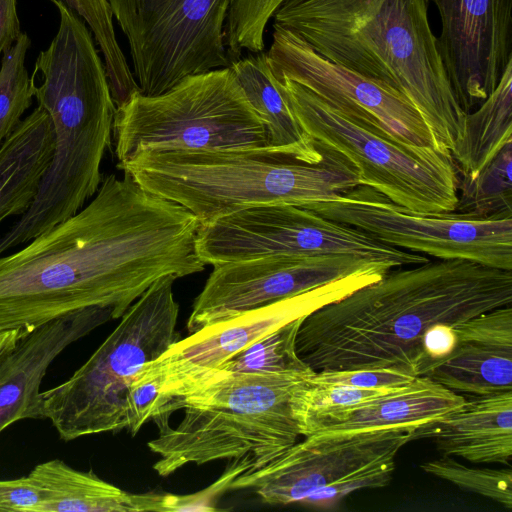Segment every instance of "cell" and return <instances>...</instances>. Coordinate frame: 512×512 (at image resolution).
Wrapping results in <instances>:
<instances>
[{
  "label": "cell",
  "instance_id": "cell-1",
  "mask_svg": "<svg viewBox=\"0 0 512 512\" xmlns=\"http://www.w3.org/2000/svg\"><path fill=\"white\" fill-rule=\"evenodd\" d=\"M123 173L104 177L76 214L0 255V332L90 307L119 319L159 278L205 269L197 218Z\"/></svg>",
  "mask_w": 512,
  "mask_h": 512
},
{
  "label": "cell",
  "instance_id": "cell-2",
  "mask_svg": "<svg viewBox=\"0 0 512 512\" xmlns=\"http://www.w3.org/2000/svg\"><path fill=\"white\" fill-rule=\"evenodd\" d=\"M512 304V270L466 259L389 269L378 280L303 318L299 359L315 372L384 370L418 377L430 369L429 329L456 326Z\"/></svg>",
  "mask_w": 512,
  "mask_h": 512
},
{
  "label": "cell",
  "instance_id": "cell-3",
  "mask_svg": "<svg viewBox=\"0 0 512 512\" xmlns=\"http://www.w3.org/2000/svg\"><path fill=\"white\" fill-rule=\"evenodd\" d=\"M429 0H285L274 24L327 60L407 97L450 154L467 113L450 84L429 21Z\"/></svg>",
  "mask_w": 512,
  "mask_h": 512
},
{
  "label": "cell",
  "instance_id": "cell-4",
  "mask_svg": "<svg viewBox=\"0 0 512 512\" xmlns=\"http://www.w3.org/2000/svg\"><path fill=\"white\" fill-rule=\"evenodd\" d=\"M52 2L59 27L30 79L52 122L54 152L30 208L0 236V255L80 211L101 185L111 145L116 106L92 32L64 2Z\"/></svg>",
  "mask_w": 512,
  "mask_h": 512
},
{
  "label": "cell",
  "instance_id": "cell-5",
  "mask_svg": "<svg viewBox=\"0 0 512 512\" xmlns=\"http://www.w3.org/2000/svg\"><path fill=\"white\" fill-rule=\"evenodd\" d=\"M305 371L201 376L174 391L148 448L166 477L188 465L250 456L256 469L302 436L296 396ZM250 471V470H249Z\"/></svg>",
  "mask_w": 512,
  "mask_h": 512
},
{
  "label": "cell",
  "instance_id": "cell-6",
  "mask_svg": "<svg viewBox=\"0 0 512 512\" xmlns=\"http://www.w3.org/2000/svg\"><path fill=\"white\" fill-rule=\"evenodd\" d=\"M322 147L316 163L266 147L143 151L117 168L147 191L184 206L202 225L254 206L334 199L360 185L354 166Z\"/></svg>",
  "mask_w": 512,
  "mask_h": 512
},
{
  "label": "cell",
  "instance_id": "cell-7",
  "mask_svg": "<svg viewBox=\"0 0 512 512\" xmlns=\"http://www.w3.org/2000/svg\"><path fill=\"white\" fill-rule=\"evenodd\" d=\"M176 279L166 275L156 280L68 380L41 392L43 417L61 440L124 429L129 386L149 361L180 339Z\"/></svg>",
  "mask_w": 512,
  "mask_h": 512
},
{
  "label": "cell",
  "instance_id": "cell-8",
  "mask_svg": "<svg viewBox=\"0 0 512 512\" xmlns=\"http://www.w3.org/2000/svg\"><path fill=\"white\" fill-rule=\"evenodd\" d=\"M115 155L143 151H229L268 147L265 125L230 67L189 75L168 91L135 92L116 107Z\"/></svg>",
  "mask_w": 512,
  "mask_h": 512
},
{
  "label": "cell",
  "instance_id": "cell-9",
  "mask_svg": "<svg viewBox=\"0 0 512 512\" xmlns=\"http://www.w3.org/2000/svg\"><path fill=\"white\" fill-rule=\"evenodd\" d=\"M273 75L303 130L315 143L346 158L360 185L418 213L455 210L458 174L450 154L405 143L379 125L340 113L296 82Z\"/></svg>",
  "mask_w": 512,
  "mask_h": 512
},
{
  "label": "cell",
  "instance_id": "cell-10",
  "mask_svg": "<svg viewBox=\"0 0 512 512\" xmlns=\"http://www.w3.org/2000/svg\"><path fill=\"white\" fill-rule=\"evenodd\" d=\"M415 427L317 432L237 476L229 489H251L265 503L288 505L332 503L357 490L382 488Z\"/></svg>",
  "mask_w": 512,
  "mask_h": 512
},
{
  "label": "cell",
  "instance_id": "cell-11",
  "mask_svg": "<svg viewBox=\"0 0 512 512\" xmlns=\"http://www.w3.org/2000/svg\"><path fill=\"white\" fill-rule=\"evenodd\" d=\"M196 252L206 265L213 266L269 256L325 254L353 255L391 268L429 260L292 204L249 207L202 224L197 231Z\"/></svg>",
  "mask_w": 512,
  "mask_h": 512
},
{
  "label": "cell",
  "instance_id": "cell-12",
  "mask_svg": "<svg viewBox=\"0 0 512 512\" xmlns=\"http://www.w3.org/2000/svg\"><path fill=\"white\" fill-rule=\"evenodd\" d=\"M233 1L108 0L140 92L159 95L189 75L229 67L224 29Z\"/></svg>",
  "mask_w": 512,
  "mask_h": 512
},
{
  "label": "cell",
  "instance_id": "cell-13",
  "mask_svg": "<svg viewBox=\"0 0 512 512\" xmlns=\"http://www.w3.org/2000/svg\"><path fill=\"white\" fill-rule=\"evenodd\" d=\"M302 207L363 230L389 246L435 259H466L512 270V213L486 217L423 214L366 185Z\"/></svg>",
  "mask_w": 512,
  "mask_h": 512
},
{
  "label": "cell",
  "instance_id": "cell-14",
  "mask_svg": "<svg viewBox=\"0 0 512 512\" xmlns=\"http://www.w3.org/2000/svg\"><path fill=\"white\" fill-rule=\"evenodd\" d=\"M272 37L266 54L273 73L296 82L340 113L379 125L405 143L437 148L421 114L403 94L327 60L279 25L273 24Z\"/></svg>",
  "mask_w": 512,
  "mask_h": 512
},
{
  "label": "cell",
  "instance_id": "cell-15",
  "mask_svg": "<svg viewBox=\"0 0 512 512\" xmlns=\"http://www.w3.org/2000/svg\"><path fill=\"white\" fill-rule=\"evenodd\" d=\"M196 297L187 329L292 297L336 280L390 266L348 254L269 256L213 266Z\"/></svg>",
  "mask_w": 512,
  "mask_h": 512
},
{
  "label": "cell",
  "instance_id": "cell-16",
  "mask_svg": "<svg viewBox=\"0 0 512 512\" xmlns=\"http://www.w3.org/2000/svg\"><path fill=\"white\" fill-rule=\"evenodd\" d=\"M384 273L350 275L313 290L207 324L180 338L147 365L161 378L162 410L182 385L214 370L261 337L354 290L378 280Z\"/></svg>",
  "mask_w": 512,
  "mask_h": 512
},
{
  "label": "cell",
  "instance_id": "cell-17",
  "mask_svg": "<svg viewBox=\"0 0 512 512\" xmlns=\"http://www.w3.org/2000/svg\"><path fill=\"white\" fill-rule=\"evenodd\" d=\"M441 22L438 47L465 113L495 89L512 62V0H429Z\"/></svg>",
  "mask_w": 512,
  "mask_h": 512
},
{
  "label": "cell",
  "instance_id": "cell-18",
  "mask_svg": "<svg viewBox=\"0 0 512 512\" xmlns=\"http://www.w3.org/2000/svg\"><path fill=\"white\" fill-rule=\"evenodd\" d=\"M90 307L28 330L0 355V434L23 419H44L40 386L50 364L75 341L112 320Z\"/></svg>",
  "mask_w": 512,
  "mask_h": 512
},
{
  "label": "cell",
  "instance_id": "cell-19",
  "mask_svg": "<svg viewBox=\"0 0 512 512\" xmlns=\"http://www.w3.org/2000/svg\"><path fill=\"white\" fill-rule=\"evenodd\" d=\"M431 439L446 456L473 463L509 465L512 456V390L465 401L416 426L409 440Z\"/></svg>",
  "mask_w": 512,
  "mask_h": 512
},
{
  "label": "cell",
  "instance_id": "cell-20",
  "mask_svg": "<svg viewBox=\"0 0 512 512\" xmlns=\"http://www.w3.org/2000/svg\"><path fill=\"white\" fill-rule=\"evenodd\" d=\"M48 113L37 106L0 146V224L21 216L34 201L54 152Z\"/></svg>",
  "mask_w": 512,
  "mask_h": 512
},
{
  "label": "cell",
  "instance_id": "cell-21",
  "mask_svg": "<svg viewBox=\"0 0 512 512\" xmlns=\"http://www.w3.org/2000/svg\"><path fill=\"white\" fill-rule=\"evenodd\" d=\"M229 67L265 125L268 148L307 163L319 162L324 149L300 126L277 85L267 54L239 58Z\"/></svg>",
  "mask_w": 512,
  "mask_h": 512
},
{
  "label": "cell",
  "instance_id": "cell-22",
  "mask_svg": "<svg viewBox=\"0 0 512 512\" xmlns=\"http://www.w3.org/2000/svg\"><path fill=\"white\" fill-rule=\"evenodd\" d=\"M465 401L463 396L429 377L418 376L409 384L356 406L323 431L418 426L460 407Z\"/></svg>",
  "mask_w": 512,
  "mask_h": 512
},
{
  "label": "cell",
  "instance_id": "cell-23",
  "mask_svg": "<svg viewBox=\"0 0 512 512\" xmlns=\"http://www.w3.org/2000/svg\"><path fill=\"white\" fill-rule=\"evenodd\" d=\"M29 474L46 494L36 512H137L136 494L59 459L38 464Z\"/></svg>",
  "mask_w": 512,
  "mask_h": 512
},
{
  "label": "cell",
  "instance_id": "cell-24",
  "mask_svg": "<svg viewBox=\"0 0 512 512\" xmlns=\"http://www.w3.org/2000/svg\"><path fill=\"white\" fill-rule=\"evenodd\" d=\"M512 142V62L497 86L465 120L462 138L451 151L458 177H471Z\"/></svg>",
  "mask_w": 512,
  "mask_h": 512
},
{
  "label": "cell",
  "instance_id": "cell-25",
  "mask_svg": "<svg viewBox=\"0 0 512 512\" xmlns=\"http://www.w3.org/2000/svg\"><path fill=\"white\" fill-rule=\"evenodd\" d=\"M454 392L484 396L512 390V350L458 344L425 375Z\"/></svg>",
  "mask_w": 512,
  "mask_h": 512
},
{
  "label": "cell",
  "instance_id": "cell-26",
  "mask_svg": "<svg viewBox=\"0 0 512 512\" xmlns=\"http://www.w3.org/2000/svg\"><path fill=\"white\" fill-rule=\"evenodd\" d=\"M404 386V385H403ZM397 387L360 388L314 382L311 376L296 396L295 413L301 434L307 437L338 423L356 406L388 394Z\"/></svg>",
  "mask_w": 512,
  "mask_h": 512
},
{
  "label": "cell",
  "instance_id": "cell-27",
  "mask_svg": "<svg viewBox=\"0 0 512 512\" xmlns=\"http://www.w3.org/2000/svg\"><path fill=\"white\" fill-rule=\"evenodd\" d=\"M512 142L479 172L458 177V201L454 213L486 217L512 213Z\"/></svg>",
  "mask_w": 512,
  "mask_h": 512
},
{
  "label": "cell",
  "instance_id": "cell-28",
  "mask_svg": "<svg viewBox=\"0 0 512 512\" xmlns=\"http://www.w3.org/2000/svg\"><path fill=\"white\" fill-rule=\"evenodd\" d=\"M303 318L296 319L261 337L206 374L309 370L310 368L299 359L295 350L296 334Z\"/></svg>",
  "mask_w": 512,
  "mask_h": 512
},
{
  "label": "cell",
  "instance_id": "cell-29",
  "mask_svg": "<svg viewBox=\"0 0 512 512\" xmlns=\"http://www.w3.org/2000/svg\"><path fill=\"white\" fill-rule=\"evenodd\" d=\"M61 1L81 17L92 32L104 57L112 94L125 96L135 90L137 83L118 44L113 25V13L108 0Z\"/></svg>",
  "mask_w": 512,
  "mask_h": 512
},
{
  "label": "cell",
  "instance_id": "cell-30",
  "mask_svg": "<svg viewBox=\"0 0 512 512\" xmlns=\"http://www.w3.org/2000/svg\"><path fill=\"white\" fill-rule=\"evenodd\" d=\"M31 39L22 32L10 49L2 54L0 67V146L22 121L31 106L33 86L25 60Z\"/></svg>",
  "mask_w": 512,
  "mask_h": 512
},
{
  "label": "cell",
  "instance_id": "cell-31",
  "mask_svg": "<svg viewBox=\"0 0 512 512\" xmlns=\"http://www.w3.org/2000/svg\"><path fill=\"white\" fill-rule=\"evenodd\" d=\"M421 469L458 488L489 498L508 510L512 508V472L507 469L472 468L451 456L427 461Z\"/></svg>",
  "mask_w": 512,
  "mask_h": 512
},
{
  "label": "cell",
  "instance_id": "cell-32",
  "mask_svg": "<svg viewBox=\"0 0 512 512\" xmlns=\"http://www.w3.org/2000/svg\"><path fill=\"white\" fill-rule=\"evenodd\" d=\"M284 1H233L224 29L225 46L232 62L240 58L243 50L255 54L264 50L266 25Z\"/></svg>",
  "mask_w": 512,
  "mask_h": 512
},
{
  "label": "cell",
  "instance_id": "cell-33",
  "mask_svg": "<svg viewBox=\"0 0 512 512\" xmlns=\"http://www.w3.org/2000/svg\"><path fill=\"white\" fill-rule=\"evenodd\" d=\"M458 344H475L512 350V308H496L454 327Z\"/></svg>",
  "mask_w": 512,
  "mask_h": 512
},
{
  "label": "cell",
  "instance_id": "cell-34",
  "mask_svg": "<svg viewBox=\"0 0 512 512\" xmlns=\"http://www.w3.org/2000/svg\"><path fill=\"white\" fill-rule=\"evenodd\" d=\"M416 377L384 370H335L314 372L311 380L360 388H386L409 384Z\"/></svg>",
  "mask_w": 512,
  "mask_h": 512
},
{
  "label": "cell",
  "instance_id": "cell-35",
  "mask_svg": "<svg viewBox=\"0 0 512 512\" xmlns=\"http://www.w3.org/2000/svg\"><path fill=\"white\" fill-rule=\"evenodd\" d=\"M46 497L44 488L30 474L0 480L1 512H36Z\"/></svg>",
  "mask_w": 512,
  "mask_h": 512
},
{
  "label": "cell",
  "instance_id": "cell-36",
  "mask_svg": "<svg viewBox=\"0 0 512 512\" xmlns=\"http://www.w3.org/2000/svg\"><path fill=\"white\" fill-rule=\"evenodd\" d=\"M21 33L16 0H0V54L10 49Z\"/></svg>",
  "mask_w": 512,
  "mask_h": 512
},
{
  "label": "cell",
  "instance_id": "cell-37",
  "mask_svg": "<svg viewBox=\"0 0 512 512\" xmlns=\"http://www.w3.org/2000/svg\"><path fill=\"white\" fill-rule=\"evenodd\" d=\"M30 329H14L0 332V355L11 348Z\"/></svg>",
  "mask_w": 512,
  "mask_h": 512
}]
</instances>
